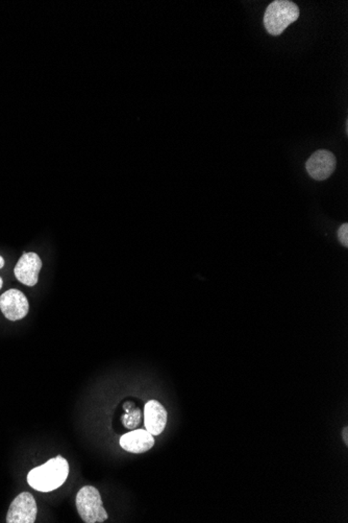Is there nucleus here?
Listing matches in <instances>:
<instances>
[{
  "instance_id": "nucleus-11",
  "label": "nucleus",
  "mask_w": 348,
  "mask_h": 523,
  "mask_svg": "<svg viewBox=\"0 0 348 523\" xmlns=\"http://www.w3.org/2000/svg\"><path fill=\"white\" fill-rule=\"evenodd\" d=\"M338 239L339 241L343 244V246H348V224L345 223L339 228L338 230Z\"/></svg>"
},
{
  "instance_id": "nucleus-14",
  "label": "nucleus",
  "mask_w": 348,
  "mask_h": 523,
  "mask_svg": "<svg viewBox=\"0 0 348 523\" xmlns=\"http://www.w3.org/2000/svg\"><path fill=\"white\" fill-rule=\"evenodd\" d=\"M4 258L1 257V256H0V269L4 268Z\"/></svg>"
},
{
  "instance_id": "nucleus-1",
  "label": "nucleus",
  "mask_w": 348,
  "mask_h": 523,
  "mask_svg": "<svg viewBox=\"0 0 348 523\" xmlns=\"http://www.w3.org/2000/svg\"><path fill=\"white\" fill-rule=\"evenodd\" d=\"M68 475L69 464L67 459L58 456L29 471L27 483L34 490L43 493L51 492L65 484Z\"/></svg>"
},
{
  "instance_id": "nucleus-4",
  "label": "nucleus",
  "mask_w": 348,
  "mask_h": 523,
  "mask_svg": "<svg viewBox=\"0 0 348 523\" xmlns=\"http://www.w3.org/2000/svg\"><path fill=\"white\" fill-rule=\"evenodd\" d=\"M38 507L29 492L18 495L11 504L6 515L8 523H34L37 519Z\"/></svg>"
},
{
  "instance_id": "nucleus-13",
  "label": "nucleus",
  "mask_w": 348,
  "mask_h": 523,
  "mask_svg": "<svg viewBox=\"0 0 348 523\" xmlns=\"http://www.w3.org/2000/svg\"><path fill=\"white\" fill-rule=\"evenodd\" d=\"M342 438L343 440H344L345 444L348 445V429L347 427H345L344 429H342Z\"/></svg>"
},
{
  "instance_id": "nucleus-6",
  "label": "nucleus",
  "mask_w": 348,
  "mask_h": 523,
  "mask_svg": "<svg viewBox=\"0 0 348 523\" xmlns=\"http://www.w3.org/2000/svg\"><path fill=\"white\" fill-rule=\"evenodd\" d=\"M42 269V260L34 252L24 253L18 260L14 273L18 282L26 287H35L39 282V273Z\"/></svg>"
},
{
  "instance_id": "nucleus-7",
  "label": "nucleus",
  "mask_w": 348,
  "mask_h": 523,
  "mask_svg": "<svg viewBox=\"0 0 348 523\" xmlns=\"http://www.w3.org/2000/svg\"><path fill=\"white\" fill-rule=\"evenodd\" d=\"M336 157L331 151L319 149L306 163L307 171L314 180L323 181L333 174L336 169Z\"/></svg>"
},
{
  "instance_id": "nucleus-8",
  "label": "nucleus",
  "mask_w": 348,
  "mask_h": 523,
  "mask_svg": "<svg viewBox=\"0 0 348 523\" xmlns=\"http://www.w3.org/2000/svg\"><path fill=\"white\" fill-rule=\"evenodd\" d=\"M168 414L161 403L157 400H149L144 407V425L153 436H159L167 425Z\"/></svg>"
},
{
  "instance_id": "nucleus-12",
  "label": "nucleus",
  "mask_w": 348,
  "mask_h": 523,
  "mask_svg": "<svg viewBox=\"0 0 348 523\" xmlns=\"http://www.w3.org/2000/svg\"><path fill=\"white\" fill-rule=\"evenodd\" d=\"M123 409H126V413H128V412L133 411V409H135L134 403H130V402L124 403Z\"/></svg>"
},
{
  "instance_id": "nucleus-9",
  "label": "nucleus",
  "mask_w": 348,
  "mask_h": 523,
  "mask_svg": "<svg viewBox=\"0 0 348 523\" xmlns=\"http://www.w3.org/2000/svg\"><path fill=\"white\" fill-rule=\"evenodd\" d=\"M122 449L132 454H140L148 452L155 445V438L146 429H134L121 438Z\"/></svg>"
},
{
  "instance_id": "nucleus-2",
  "label": "nucleus",
  "mask_w": 348,
  "mask_h": 523,
  "mask_svg": "<svg viewBox=\"0 0 348 523\" xmlns=\"http://www.w3.org/2000/svg\"><path fill=\"white\" fill-rule=\"evenodd\" d=\"M300 8L288 0H275L267 6L264 26L270 35L280 36L300 17Z\"/></svg>"
},
{
  "instance_id": "nucleus-3",
  "label": "nucleus",
  "mask_w": 348,
  "mask_h": 523,
  "mask_svg": "<svg viewBox=\"0 0 348 523\" xmlns=\"http://www.w3.org/2000/svg\"><path fill=\"white\" fill-rule=\"evenodd\" d=\"M76 504L83 522L103 523L108 518L101 493L93 486L83 487L76 495Z\"/></svg>"
},
{
  "instance_id": "nucleus-10",
  "label": "nucleus",
  "mask_w": 348,
  "mask_h": 523,
  "mask_svg": "<svg viewBox=\"0 0 348 523\" xmlns=\"http://www.w3.org/2000/svg\"><path fill=\"white\" fill-rule=\"evenodd\" d=\"M142 413L139 409H134L121 417L122 423L128 429H135L141 422Z\"/></svg>"
},
{
  "instance_id": "nucleus-5",
  "label": "nucleus",
  "mask_w": 348,
  "mask_h": 523,
  "mask_svg": "<svg viewBox=\"0 0 348 523\" xmlns=\"http://www.w3.org/2000/svg\"><path fill=\"white\" fill-rule=\"evenodd\" d=\"M0 310L9 321L22 320L29 314V300L19 289H9L0 296Z\"/></svg>"
},
{
  "instance_id": "nucleus-15",
  "label": "nucleus",
  "mask_w": 348,
  "mask_h": 523,
  "mask_svg": "<svg viewBox=\"0 0 348 523\" xmlns=\"http://www.w3.org/2000/svg\"><path fill=\"white\" fill-rule=\"evenodd\" d=\"M2 285H4V282H2V278L0 277V289H2Z\"/></svg>"
}]
</instances>
